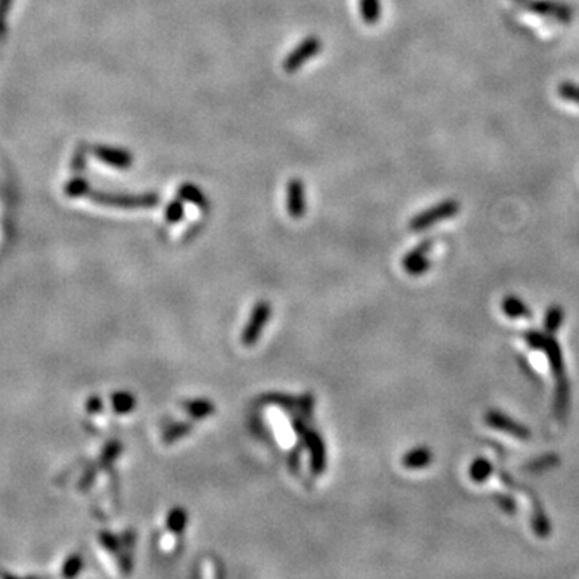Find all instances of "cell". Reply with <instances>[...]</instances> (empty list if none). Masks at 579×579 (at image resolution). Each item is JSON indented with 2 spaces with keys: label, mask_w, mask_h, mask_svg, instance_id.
<instances>
[{
  "label": "cell",
  "mask_w": 579,
  "mask_h": 579,
  "mask_svg": "<svg viewBox=\"0 0 579 579\" xmlns=\"http://www.w3.org/2000/svg\"><path fill=\"white\" fill-rule=\"evenodd\" d=\"M81 566H82L81 557L79 555H74V557H71L68 562H66V566H65L63 573H65L66 576H74V575H77V573L81 571Z\"/></svg>",
  "instance_id": "26"
},
{
  "label": "cell",
  "mask_w": 579,
  "mask_h": 579,
  "mask_svg": "<svg viewBox=\"0 0 579 579\" xmlns=\"http://www.w3.org/2000/svg\"><path fill=\"white\" fill-rule=\"evenodd\" d=\"M484 422H486V425L494 428V430L510 434V436L521 439V441H528V439L531 438V430L528 427H525L523 423L516 422L515 418L505 415L504 412L488 411L484 415Z\"/></svg>",
  "instance_id": "5"
},
{
  "label": "cell",
  "mask_w": 579,
  "mask_h": 579,
  "mask_svg": "<svg viewBox=\"0 0 579 579\" xmlns=\"http://www.w3.org/2000/svg\"><path fill=\"white\" fill-rule=\"evenodd\" d=\"M89 198L95 203L110 206V208L121 209H147L154 208L159 203V196L157 193H110V192H94L90 189Z\"/></svg>",
  "instance_id": "1"
},
{
  "label": "cell",
  "mask_w": 579,
  "mask_h": 579,
  "mask_svg": "<svg viewBox=\"0 0 579 579\" xmlns=\"http://www.w3.org/2000/svg\"><path fill=\"white\" fill-rule=\"evenodd\" d=\"M498 500H499V505L502 507L505 511H509V514H511V511L516 510V505L514 502V499L509 498V495H499Z\"/></svg>",
  "instance_id": "28"
},
{
  "label": "cell",
  "mask_w": 579,
  "mask_h": 579,
  "mask_svg": "<svg viewBox=\"0 0 579 579\" xmlns=\"http://www.w3.org/2000/svg\"><path fill=\"white\" fill-rule=\"evenodd\" d=\"M66 192H68L70 196H86L89 195L90 187L84 179H72L71 182L66 185Z\"/></svg>",
  "instance_id": "25"
},
{
  "label": "cell",
  "mask_w": 579,
  "mask_h": 579,
  "mask_svg": "<svg viewBox=\"0 0 579 579\" xmlns=\"http://www.w3.org/2000/svg\"><path fill=\"white\" fill-rule=\"evenodd\" d=\"M177 196L180 200L196 205L201 209L208 208V198L205 196L203 190H201L200 187H196V185H193V184L180 185L179 190H177Z\"/></svg>",
  "instance_id": "15"
},
{
  "label": "cell",
  "mask_w": 579,
  "mask_h": 579,
  "mask_svg": "<svg viewBox=\"0 0 579 579\" xmlns=\"http://www.w3.org/2000/svg\"><path fill=\"white\" fill-rule=\"evenodd\" d=\"M100 539H102V544L105 546L108 550L118 552V549H120V541H118L113 534H110V532H102Z\"/></svg>",
  "instance_id": "27"
},
{
  "label": "cell",
  "mask_w": 579,
  "mask_h": 579,
  "mask_svg": "<svg viewBox=\"0 0 579 579\" xmlns=\"http://www.w3.org/2000/svg\"><path fill=\"white\" fill-rule=\"evenodd\" d=\"M554 409L555 415L560 418V420H565L568 415V409H570V385H568V379L557 380Z\"/></svg>",
  "instance_id": "12"
},
{
  "label": "cell",
  "mask_w": 579,
  "mask_h": 579,
  "mask_svg": "<svg viewBox=\"0 0 579 579\" xmlns=\"http://www.w3.org/2000/svg\"><path fill=\"white\" fill-rule=\"evenodd\" d=\"M502 312L509 319H528L531 317V311L523 299L518 296H514V294H509V296L504 298L502 304Z\"/></svg>",
  "instance_id": "13"
},
{
  "label": "cell",
  "mask_w": 579,
  "mask_h": 579,
  "mask_svg": "<svg viewBox=\"0 0 579 579\" xmlns=\"http://www.w3.org/2000/svg\"><path fill=\"white\" fill-rule=\"evenodd\" d=\"M287 209L288 214L299 219L306 213V198H304V185L299 179H292L287 189Z\"/></svg>",
  "instance_id": "10"
},
{
  "label": "cell",
  "mask_w": 579,
  "mask_h": 579,
  "mask_svg": "<svg viewBox=\"0 0 579 579\" xmlns=\"http://www.w3.org/2000/svg\"><path fill=\"white\" fill-rule=\"evenodd\" d=\"M433 240H423L420 245L413 248L402 260V267L404 271L412 277L423 276L428 269H430L431 262L428 260V253L431 251Z\"/></svg>",
  "instance_id": "6"
},
{
  "label": "cell",
  "mask_w": 579,
  "mask_h": 579,
  "mask_svg": "<svg viewBox=\"0 0 579 579\" xmlns=\"http://www.w3.org/2000/svg\"><path fill=\"white\" fill-rule=\"evenodd\" d=\"M532 530L539 537H547L550 534V523L547 520L544 510L539 509L537 504H534V514H532Z\"/></svg>",
  "instance_id": "22"
},
{
  "label": "cell",
  "mask_w": 579,
  "mask_h": 579,
  "mask_svg": "<svg viewBox=\"0 0 579 579\" xmlns=\"http://www.w3.org/2000/svg\"><path fill=\"white\" fill-rule=\"evenodd\" d=\"M320 49H322V42H320V39L315 38V35H309V38L304 39L298 47H294L287 55V58L283 60V70L290 72V74L299 71L306 61L312 60L315 55H319Z\"/></svg>",
  "instance_id": "4"
},
{
  "label": "cell",
  "mask_w": 579,
  "mask_h": 579,
  "mask_svg": "<svg viewBox=\"0 0 579 579\" xmlns=\"http://www.w3.org/2000/svg\"><path fill=\"white\" fill-rule=\"evenodd\" d=\"M563 317H565V311H563V308L558 306V304H552V306L547 309L546 319H544L546 333L555 335L558 332V328L562 327Z\"/></svg>",
  "instance_id": "18"
},
{
  "label": "cell",
  "mask_w": 579,
  "mask_h": 579,
  "mask_svg": "<svg viewBox=\"0 0 579 579\" xmlns=\"http://www.w3.org/2000/svg\"><path fill=\"white\" fill-rule=\"evenodd\" d=\"M433 462V452L430 447L418 446L411 449L409 452L404 454L402 457V467L407 470H422L430 467Z\"/></svg>",
  "instance_id": "11"
},
{
  "label": "cell",
  "mask_w": 579,
  "mask_h": 579,
  "mask_svg": "<svg viewBox=\"0 0 579 579\" xmlns=\"http://www.w3.org/2000/svg\"><path fill=\"white\" fill-rule=\"evenodd\" d=\"M193 428V423L192 422H180V423H174V425H170L169 428H166L163 433V443L166 444H173L175 441H179V439H182L184 436H187V434L192 431Z\"/></svg>",
  "instance_id": "20"
},
{
  "label": "cell",
  "mask_w": 579,
  "mask_h": 579,
  "mask_svg": "<svg viewBox=\"0 0 579 579\" xmlns=\"http://www.w3.org/2000/svg\"><path fill=\"white\" fill-rule=\"evenodd\" d=\"M271 315H272L271 304H269L267 301L256 303L250 315V320H248L246 327L243 328V332H241V343L245 346L256 344L257 340L261 338L262 330L266 328Z\"/></svg>",
  "instance_id": "3"
},
{
  "label": "cell",
  "mask_w": 579,
  "mask_h": 579,
  "mask_svg": "<svg viewBox=\"0 0 579 579\" xmlns=\"http://www.w3.org/2000/svg\"><path fill=\"white\" fill-rule=\"evenodd\" d=\"M87 407H89L90 412H98L102 409V402H100V399H98V397H92V399L89 401V404H87Z\"/></svg>",
  "instance_id": "29"
},
{
  "label": "cell",
  "mask_w": 579,
  "mask_h": 579,
  "mask_svg": "<svg viewBox=\"0 0 579 579\" xmlns=\"http://www.w3.org/2000/svg\"><path fill=\"white\" fill-rule=\"evenodd\" d=\"M187 521H189L187 510L182 509V507H174V509L168 514V518H166L168 531L173 532V534H182V532L185 531V526H187Z\"/></svg>",
  "instance_id": "17"
},
{
  "label": "cell",
  "mask_w": 579,
  "mask_h": 579,
  "mask_svg": "<svg viewBox=\"0 0 579 579\" xmlns=\"http://www.w3.org/2000/svg\"><path fill=\"white\" fill-rule=\"evenodd\" d=\"M182 407L195 420H203V418L211 417L216 412V406L208 399H190L184 402Z\"/></svg>",
  "instance_id": "14"
},
{
  "label": "cell",
  "mask_w": 579,
  "mask_h": 579,
  "mask_svg": "<svg viewBox=\"0 0 579 579\" xmlns=\"http://www.w3.org/2000/svg\"><path fill=\"white\" fill-rule=\"evenodd\" d=\"M94 154L100 161L110 164L116 169H127L132 166L134 157L131 152L116 147H95Z\"/></svg>",
  "instance_id": "9"
},
{
  "label": "cell",
  "mask_w": 579,
  "mask_h": 579,
  "mask_svg": "<svg viewBox=\"0 0 579 579\" xmlns=\"http://www.w3.org/2000/svg\"><path fill=\"white\" fill-rule=\"evenodd\" d=\"M493 463H491L489 459L486 457H477L470 465V470H468V475H470V479H472L473 483H478L482 484L484 483L486 479H489L491 473H493Z\"/></svg>",
  "instance_id": "16"
},
{
  "label": "cell",
  "mask_w": 579,
  "mask_h": 579,
  "mask_svg": "<svg viewBox=\"0 0 579 579\" xmlns=\"http://www.w3.org/2000/svg\"><path fill=\"white\" fill-rule=\"evenodd\" d=\"M111 406L116 413H129L136 409V406H137L136 396L127 391H120L111 396Z\"/></svg>",
  "instance_id": "19"
},
{
  "label": "cell",
  "mask_w": 579,
  "mask_h": 579,
  "mask_svg": "<svg viewBox=\"0 0 579 579\" xmlns=\"http://www.w3.org/2000/svg\"><path fill=\"white\" fill-rule=\"evenodd\" d=\"M360 17L367 24H375L380 19L381 5L380 0H360Z\"/></svg>",
  "instance_id": "21"
},
{
  "label": "cell",
  "mask_w": 579,
  "mask_h": 579,
  "mask_svg": "<svg viewBox=\"0 0 579 579\" xmlns=\"http://www.w3.org/2000/svg\"><path fill=\"white\" fill-rule=\"evenodd\" d=\"M539 351H542V353L546 354L547 360H549V367L552 370V375L555 376V381L566 379L565 360H563L562 348H560V344H558V341L552 337V335L546 333L544 341H542V346Z\"/></svg>",
  "instance_id": "7"
},
{
  "label": "cell",
  "mask_w": 579,
  "mask_h": 579,
  "mask_svg": "<svg viewBox=\"0 0 579 579\" xmlns=\"http://www.w3.org/2000/svg\"><path fill=\"white\" fill-rule=\"evenodd\" d=\"M460 211V206L457 201L454 200H447V201H443V203H439L436 206H433V208L423 211V213L417 214L413 219L411 221V230L413 232H420V230H425L428 227H431L434 224H438V222H443L449 219V217H454Z\"/></svg>",
  "instance_id": "2"
},
{
  "label": "cell",
  "mask_w": 579,
  "mask_h": 579,
  "mask_svg": "<svg viewBox=\"0 0 579 579\" xmlns=\"http://www.w3.org/2000/svg\"><path fill=\"white\" fill-rule=\"evenodd\" d=\"M558 95H560L562 100L571 102L575 105H579V86L571 84V82H563V84L558 87Z\"/></svg>",
  "instance_id": "24"
},
{
  "label": "cell",
  "mask_w": 579,
  "mask_h": 579,
  "mask_svg": "<svg viewBox=\"0 0 579 579\" xmlns=\"http://www.w3.org/2000/svg\"><path fill=\"white\" fill-rule=\"evenodd\" d=\"M164 217L169 224H177V222L184 217V200H180L179 196L175 200L170 201L164 209Z\"/></svg>",
  "instance_id": "23"
},
{
  "label": "cell",
  "mask_w": 579,
  "mask_h": 579,
  "mask_svg": "<svg viewBox=\"0 0 579 579\" xmlns=\"http://www.w3.org/2000/svg\"><path fill=\"white\" fill-rule=\"evenodd\" d=\"M304 439H306L309 454H311V462H309L311 472L314 475L324 473L325 468H327V452H325V444L322 438L315 431H306V438Z\"/></svg>",
  "instance_id": "8"
}]
</instances>
